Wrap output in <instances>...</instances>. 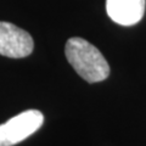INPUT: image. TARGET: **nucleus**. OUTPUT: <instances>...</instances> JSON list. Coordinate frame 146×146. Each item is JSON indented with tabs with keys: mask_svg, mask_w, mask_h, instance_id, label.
<instances>
[{
	"mask_svg": "<svg viewBox=\"0 0 146 146\" xmlns=\"http://www.w3.org/2000/svg\"><path fill=\"white\" fill-rule=\"evenodd\" d=\"M146 0H106L110 18L121 26H134L145 13Z\"/></svg>",
	"mask_w": 146,
	"mask_h": 146,
	"instance_id": "20e7f679",
	"label": "nucleus"
},
{
	"mask_svg": "<svg viewBox=\"0 0 146 146\" xmlns=\"http://www.w3.org/2000/svg\"><path fill=\"white\" fill-rule=\"evenodd\" d=\"M44 123L43 113L27 110L0 124V146H13L35 133Z\"/></svg>",
	"mask_w": 146,
	"mask_h": 146,
	"instance_id": "f03ea898",
	"label": "nucleus"
},
{
	"mask_svg": "<svg viewBox=\"0 0 146 146\" xmlns=\"http://www.w3.org/2000/svg\"><path fill=\"white\" fill-rule=\"evenodd\" d=\"M65 54L74 71L88 83L102 82L110 74V66L100 50L79 36L70 38Z\"/></svg>",
	"mask_w": 146,
	"mask_h": 146,
	"instance_id": "f257e3e1",
	"label": "nucleus"
},
{
	"mask_svg": "<svg viewBox=\"0 0 146 146\" xmlns=\"http://www.w3.org/2000/svg\"><path fill=\"white\" fill-rule=\"evenodd\" d=\"M34 43L31 34L10 22L0 21V55L22 58L32 54Z\"/></svg>",
	"mask_w": 146,
	"mask_h": 146,
	"instance_id": "7ed1b4c3",
	"label": "nucleus"
}]
</instances>
